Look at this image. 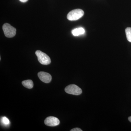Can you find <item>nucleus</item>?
<instances>
[{"label":"nucleus","instance_id":"obj_1","mask_svg":"<svg viewBox=\"0 0 131 131\" xmlns=\"http://www.w3.org/2000/svg\"><path fill=\"white\" fill-rule=\"evenodd\" d=\"M84 12L80 9H73L67 15V18L70 21L76 20L81 18L83 16Z\"/></svg>","mask_w":131,"mask_h":131},{"label":"nucleus","instance_id":"obj_2","mask_svg":"<svg viewBox=\"0 0 131 131\" xmlns=\"http://www.w3.org/2000/svg\"><path fill=\"white\" fill-rule=\"evenodd\" d=\"M2 29L4 34L7 38L13 37L16 35V29L10 24L6 23L3 25Z\"/></svg>","mask_w":131,"mask_h":131},{"label":"nucleus","instance_id":"obj_3","mask_svg":"<svg viewBox=\"0 0 131 131\" xmlns=\"http://www.w3.org/2000/svg\"><path fill=\"white\" fill-rule=\"evenodd\" d=\"M35 54L38 58V61L41 64L48 65L50 63V58L47 54L40 50H37L35 52Z\"/></svg>","mask_w":131,"mask_h":131},{"label":"nucleus","instance_id":"obj_4","mask_svg":"<svg viewBox=\"0 0 131 131\" xmlns=\"http://www.w3.org/2000/svg\"><path fill=\"white\" fill-rule=\"evenodd\" d=\"M65 91L67 93L74 95H80L82 93V89L78 86L74 84L67 86L65 88Z\"/></svg>","mask_w":131,"mask_h":131},{"label":"nucleus","instance_id":"obj_5","mask_svg":"<svg viewBox=\"0 0 131 131\" xmlns=\"http://www.w3.org/2000/svg\"><path fill=\"white\" fill-rule=\"evenodd\" d=\"M45 124L49 126H56L60 124V121L58 118L54 117H47L45 120Z\"/></svg>","mask_w":131,"mask_h":131},{"label":"nucleus","instance_id":"obj_6","mask_svg":"<svg viewBox=\"0 0 131 131\" xmlns=\"http://www.w3.org/2000/svg\"><path fill=\"white\" fill-rule=\"evenodd\" d=\"M38 75L39 79L43 82L49 83L51 81V76L49 73L41 71L38 73Z\"/></svg>","mask_w":131,"mask_h":131},{"label":"nucleus","instance_id":"obj_7","mask_svg":"<svg viewBox=\"0 0 131 131\" xmlns=\"http://www.w3.org/2000/svg\"><path fill=\"white\" fill-rule=\"evenodd\" d=\"M72 34L74 36H79L82 35L85 33V30L83 28H75L72 31Z\"/></svg>","mask_w":131,"mask_h":131},{"label":"nucleus","instance_id":"obj_8","mask_svg":"<svg viewBox=\"0 0 131 131\" xmlns=\"http://www.w3.org/2000/svg\"><path fill=\"white\" fill-rule=\"evenodd\" d=\"M23 86L27 88L31 89L34 86L33 82L31 80H27L23 81L22 82Z\"/></svg>","mask_w":131,"mask_h":131},{"label":"nucleus","instance_id":"obj_9","mask_svg":"<svg viewBox=\"0 0 131 131\" xmlns=\"http://www.w3.org/2000/svg\"><path fill=\"white\" fill-rule=\"evenodd\" d=\"M125 33L126 34L127 40L129 42H131V28L127 27L125 29Z\"/></svg>","mask_w":131,"mask_h":131},{"label":"nucleus","instance_id":"obj_10","mask_svg":"<svg viewBox=\"0 0 131 131\" xmlns=\"http://www.w3.org/2000/svg\"><path fill=\"white\" fill-rule=\"evenodd\" d=\"M1 122L4 125H9L10 123L9 119L5 117H2L1 119Z\"/></svg>","mask_w":131,"mask_h":131},{"label":"nucleus","instance_id":"obj_11","mask_svg":"<svg viewBox=\"0 0 131 131\" xmlns=\"http://www.w3.org/2000/svg\"><path fill=\"white\" fill-rule=\"evenodd\" d=\"M82 130L79 128H75L74 129H71L70 130V131H82Z\"/></svg>","mask_w":131,"mask_h":131},{"label":"nucleus","instance_id":"obj_12","mask_svg":"<svg viewBox=\"0 0 131 131\" xmlns=\"http://www.w3.org/2000/svg\"><path fill=\"white\" fill-rule=\"evenodd\" d=\"M19 1L21 2L25 3L27 2L28 0H19Z\"/></svg>","mask_w":131,"mask_h":131},{"label":"nucleus","instance_id":"obj_13","mask_svg":"<svg viewBox=\"0 0 131 131\" xmlns=\"http://www.w3.org/2000/svg\"><path fill=\"white\" fill-rule=\"evenodd\" d=\"M128 120H129V121H130V122H131V116L128 118Z\"/></svg>","mask_w":131,"mask_h":131}]
</instances>
